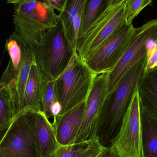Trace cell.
<instances>
[{"label":"cell","mask_w":157,"mask_h":157,"mask_svg":"<svg viewBox=\"0 0 157 157\" xmlns=\"http://www.w3.org/2000/svg\"><path fill=\"white\" fill-rule=\"evenodd\" d=\"M14 85L11 65L9 62L0 79V128L8 127L18 113Z\"/></svg>","instance_id":"cell-13"},{"label":"cell","mask_w":157,"mask_h":157,"mask_svg":"<svg viewBox=\"0 0 157 157\" xmlns=\"http://www.w3.org/2000/svg\"><path fill=\"white\" fill-rule=\"evenodd\" d=\"M97 76L80 59L77 52L72 54L67 67L55 80L56 96L62 106L60 114L87 101Z\"/></svg>","instance_id":"cell-3"},{"label":"cell","mask_w":157,"mask_h":157,"mask_svg":"<svg viewBox=\"0 0 157 157\" xmlns=\"http://www.w3.org/2000/svg\"><path fill=\"white\" fill-rule=\"evenodd\" d=\"M43 74L35 62L31 66L25 89L24 110L42 111Z\"/></svg>","instance_id":"cell-15"},{"label":"cell","mask_w":157,"mask_h":157,"mask_svg":"<svg viewBox=\"0 0 157 157\" xmlns=\"http://www.w3.org/2000/svg\"><path fill=\"white\" fill-rule=\"evenodd\" d=\"M107 147L103 146L97 137L92 140L90 147L82 157H100Z\"/></svg>","instance_id":"cell-24"},{"label":"cell","mask_w":157,"mask_h":157,"mask_svg":"<svg viewBox=\"0 0 157 157\" xmlns=\"http://www.w3.org/2000/svg\"><path fill=\"white\" fill-rule=\"evenodd\" d=\"M108 0H86L82 17L78 38L82 36L106 6Z\"/></svg>","instance_id":"cell-19"},{"label":"cell","mask_w":157,"mask_h":157,"mask_svg":"<svg viewBox=\"0 0 157 157\" xmlns=\"http://www.w3.org/2000/svg\"><path fill=\"white\" fill-rule=\"evenodd\" d=\"M7 3L13 5L14 33L33 47L41 44L59 21V15L44 1L9 0Z\"/></svg>","instance_id":"cell-2"},{"label":"cell","mask_w":157,"mask_h":157,"mask_svg":"<svg viewBox=\"0 0 157 157\" xmlns=\"http://www.w3.org/2000/svg\"><path fill=\"white\" fill-rule=\"evenodd\" d=\"M60 21L49 29L39 45L34 48L35 62L43 75L56 80L67 67L72 56Z\"/></svg>","instance_id":"cell-5"},{"label":"cell","mask_w":157,"mask_h":157,"mask_svg":"<svg viewBox=\"0 0 157 157\" xmlns=\"http://www.w3.org/2000/svg\"><path fill=\"white\" fill-rule=\"evenodd\" d=\"M108 73H103L95 77L86 101L80 127L71 143L88 141L98 137L101 118L108 93Z\"/></svg>","instance_id":"cell-10"},{"label":"cell","mask_w":157,"mask_h":157,"mask_svg":"<svg viewBox=\"0 0 157 157\" xmlns=\"http://www.w3.org/2000/svg\"><path fill=\"white\" fill-rule=\"evenodd\" d=\"M109 147L116 157H144L141 114L138 90Z\"/></svg>","instance_id":"cell-6"},{"label":"cell","mask_w":157,"mask_h":157,"mask_svg":"<svg viewBox=\"0 0 157 157\" xmlns=\"http://www.w3.org/2000/svg\"><path fill=\"white\" fill-rule=\"evenodd\" d=\"M146 56L147 62L145 71L157 68V39L152 40L150 45L148 44Z\"/></svg>","instance_id":"cell-23"},{"label":"cell","mask_w":157,"mask_h":157,"mask_svg":"<svg viewBox=\"0 0 157 157\" xmlns=\"http://www.w3.org/2000/svg\"><path fill=\"white\" fill-rule=\"evenodd\" d=\"M147 56L141 58L108 93L99 126L98 137L105 147L119 130L122 120L145 70Z\"/></svg>","instance_id":"cell-1"},{"label":"cell","mask_w":157,"mask_h":157,"mask_svg":"<svg viewBox=\"0 0 157 157\" xmlns=\"http://www.w3.org/2000/svg\"><path fill=\"white\" fill-rule=\"evenodd\" d=\"M62 111V106L58 101L56 102L51 105L50 108V113L51 117L59 115Z\"/></svg>","instance_id":"cell-26"},{"label":"cell","mask_w":157,"mask_h":157,"mask_svg":"<svg viewBox=\"0 0 157 157\" xmlns=\"http://www.w3.org/2000/svg\"><path fill=\"white\" fill-rule=\"evenodd\" d=\"M25 111L42 157H50L61 146L57 140L52 123L42 111Z\"/></svg>","instance_id":"cell-11"},{"label":"cell","mask_w":157,"mask_h":157,"mask_svg":"<svg viewBox=\"0 0 157 157\" xmlns=\"http://www.w3.org/2000/svg\"><path fill=\"white\" fill-rule=\"evenodd\" d=\"M44 1L51 9L54 10H57L60 13L64 10L67 0H45Z\"/></svg>","instance_id":"cell-25"},{"label":"cell","mask_w":157,"mask_h":157,"mask_svg":"<svg viewBox=\"0 0 157 157\" xmlns=\"http://www.w3.org/2000/svg\"><path fill=\"white\" fill-rule=\"evenodd\" d=\"M157 39V20H151L135 28L129 47L114 69L108 73V93L115 88L122 78L147 54L149 43Z\"/></svg>","instance_id":"cell-9"},{"label":"cell","mask_w":157,"mask_h":157,"mask_svg":"<svg viewBox=\"0 0 157 157\" xmlns=\"http://www.w3.org/2000/svg\"><path fill=\"white\" fill-rule=\"evenodd\" d=\"M86 104V101L66 113L53 117L52 125L57 140L60 146L68 145L74 140L80 127Z\"/></svg>","instance_id":"cell-12"},{"label":"cell","mask_w":157,"mask_h":157,"mask_svg":"<svg viewBox=\"0 0 157 157\" xmlns=\"http://www.w3.org/2000/svg\"><path fill=\"white\" fill-rule=\"evenodd\" d=\"M34 62V47L24 40L23 56L21 66L17 73L13 76L18 113L24 109V98L25 84L28 79L31 66Z\"/></svg>","instance_id":"cell-14"},{"label":"cell","mask_w":157,"mask_h":157,"mask_svg":"<svg viewBox=\"0 0 157 157\" xmlns=\"http://www.w3.org/2000/svg\"><path fill=\"white\" fill-rule=\"evenodd\" d=\"M84 0H67L64 10L59 15L64 36L72 53H76L74 44V17Z\"/></svg>","instance_id":"cell-18"},{"label":"cell","mask_w":157,"mask_h":157,"mask_svg":"<svg viewBox=\"0 0 157 157\" xmlns=\"http://www.w3.org/2000/svg\"><path fill=\"white\" fill-rule=\"evenodd\" d=\"M9 127L6 128H0V142H1L3 137L5 136Z\"/></svg>","instance_id":"cell-28"},{"label":"cell","mask_w":157,"mask_h":157,"mask_svg":"<svg viewBox=\"0 0 157 157\" xmlns=\"http://www.w3.org/2000/svg\"><path fill=\"white\" fill-rule=\"evenodd\" d=\"M151 0H127L125 9V22L132 24V22L140 12L152 3Z\"/></svg>","instance_id":"cell-22"},{"label":"cell","mask_w":157,"mask_h":157,"mask_svg":"<svg viewBox=\"0 0 157 157\" xmlns=\"http://www.w3.org/2000/svg\"><path fill=\"white\" fill-rule=\"evenodd\" d=\"M133 24L119 27L84 62L96 75L114 69L130 45L135 32Z\"/></svg>","instance_id":"cell-7"},{"label":"cell","mask_w":157,"mask_h":157,"mask_svg":"<svg viewBox=\"0 0 157 157\" xmlns=\"http://www.w3.org/2000/svg\"><path fill=\"white\" fill-rule=\"evenodd\" d=\"M55 80L50 79L43 75L42 111L48 118L51 117L50 108L51 105L58 101L55 92Z\"/></svg>","instance_id":"cell-20"},{"label":"cell","mask_w":157,"mask_h":157,"mask_svg":"<svg viewBox=\"0 0 157 157\" xmlns=\"http://www.w3.org/2000/svg\"><path fill=\"white\" fill-rule=\"evenodd\" d=\"M137 90L140 109L157 114V68L144 71Z\"/></svg>","instance_id":"cell-16"},{"label":"cell","mask_w":157,"mask_h":157,"mask_svg":"<svg viewBox=\"0 0 157 157\" xmlns=\"http://www.w3.org/2000/svg\"><path fill=\"white\" fill-rule=\"evenodd\" d=\"M140 114L144 157H157V114L142 109Z\"/></svg>","instance_id":"cell-17"},{"label":"cell","mask_w":157,"mask_h":157,"mask_svg":"<svg viewBox=\"0 0 157 157\" xmlns=\"http://www.w3.org/2000/svg\"><path fill=\"white\" fill-rule=\"evenodd\" d=\"M100 157H116L114 154L113 151L109 147H107L106 149L103 152Z\"/></svg>","instance_id":"cell-27"},{"label":"cell","mask_w":157,"mask_h":157,"mask_svg":"<svg viewBox=\"0 0 157 157\" xmlns=\"http://www.w3.org/2000/svg\"><path fill=\"white\" fill-rule=\"evenodd\" d=\"M0 157H42L25 110L9 126L0 142Z\"/></svg>","instance_id":"cell-8"},{"label":"cell","mask_w":157,"mask_h":157,"mask_svg":"<svg viewBox=\"0 0 157 157\" xmlns=\"http://www.w3.org/2000/svg\"><path fill=\"white\" fill-rule=\"evenodd\" d=\"M91 140L60 146L49 157H82L90 147Z\"/></svg>","instance_id":"cell-21"},{"label":"cell","mask_w":157,"mask_h":157,"mask_svg":"<svg viewBox=\"0 0 157 157\" xmlns=\"http://www.w3.org/2000/svg\"><path fill=\"white\" fill-rule=\"evenodd\" d=\"M127 0H108L107 4L87 32L78 39L76 52L83 62L125 23Z\"/></svg>","instance_id":"cell-4"}]
</instances>
